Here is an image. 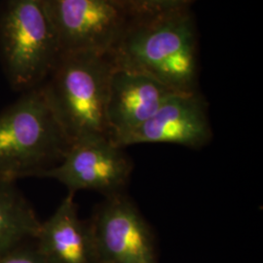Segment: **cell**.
I'll return each mask as SVG.
<instances>
[{
    "mask_svg": "<svg viewBox=\"0 0 263 263\" xmlns=\"http://www.w3.org/2000/svg\"><path fill=\"white\" fill-rule=\"evenodd\" d=\"M123 149L108 138L78 141L71 144L59 165L40 178L56 179L72 193L93 190L104 197L121 194L133 171L131 159Z\"/></svg>",
    "mask_w": 263,
    "mask_h": 263,
    "instance_id": "cell-6",
    "label": "cell"
},
{
    "mask_svg": "<svg viewBox=\"0 0 263 263\" xmlns=\"http://www.w3.org/2000/svg\"><path fill=\"white\" fill-rule=\"evenodd\" d=\"M88 222L96 263H158L151 226L125 193L104 198Z\"/></svg>",
    "mask_w": 263,
    "mask_h": 263,
    "instance_id": "cell-5",
    "label": "cell"
},
{
    "mask_svg": "<svg viewBox=\"0 0 263 263\" xmlns=\"http://www.w3.org/2000/svg\"><path fill=\"white\" fill-rule=\"evenodd\" d=\"M173 93L151 76L114 64L106 104L111 141L115 143L148 120Z\"/></svg>",
    "mask_w": 263,
    "mask_h": 263,
    "instance_id": "cell-9",
    "label": "cell"
},
{
    "mask_svg": "<svg viewBox=\"0 0 263 263\" xmlns=\"http://www.w3.org/2000/svg\"><path fill=\"white\" fill-rule=\"evenodd\" d=\"M0 263H46L35 241L0 257Z\"/></svg>",
    "mask_w": 263,
    "mask_h": 263,
    "instance_id": "cell-13",
    "label": "cell"
},
{
    "mask_svg": "<svg viewBox=\"0 0 263 263\" xmlns=\"http://www.w3.org/2000/svg\"><path fill=\"white\" fill-rule=\"evenodd\" d=\"M114 64L151 76L175 92H195V36L191 21L173 14L133 31L123 41Z\"/></svg>",
    "mask_w": 263,
    "mask_h": 263,
    "instance_id": "cell-4",
    "label": "cell"
},
{
    "mask_svg": "<svg viewBox=\"0 0 263 263\" xmlns=\"http://www.w3.org/2000/svg\"><path fill=\"white\" fill-rule=\"evenodd\" d=\"M41 221L16 182L0 180V257L36 240Z\"/></svg>",
    "mask_w": 263,
    "mask_h": 263,
    "instance_id": "cell-11",
    "label": "cell"
},
{
    "mask_svg": "<svg viewBox=\"0 0 263 263\" xmlns=\"http://www.w3.org/2000/svg\"><path fill=\"white\" fill-rule=\"evenodd\" d=\"M74 194L68 192L52 216L41 222L35 243L46 263H96L89 222L78 216Z\"/></svg>",
    "mask_w": 263,
    "mask_h": 263,
    "instance_id": "cell-10",
    "label": "cell"
},
{
    "mask_svg": "<svg viewBox=\"0 0 263 263\" xmlns=\"http://www.w3.org/2000/svg\"><path fill=\"white\" fill-rule=\"evenodd\" d=\"M0 54L14 89L26 92L44 82L62 55L45 0H5Z\"/></svg>",
    "mask_w": 263,
    "mask_h": 263,
    "instance_id": "cell-3",
    "label": "cell"
},
{
    "mask_svg": "<svg viewBox=\"0 0 263 263\" xmlns=\"http://www.w3.org/2000/svg\"><path fill=\"white\" fill-rule=\"evenodd\" d=\"M106 54L64 53L40 85L71 144L97 138L110 139L106 104L114 63Z\"/></svg>",
    "mask_w": 263,
    "mask_h": 263,
    "instance_id": "cell-1",
    "label": "cell"
},
{
    "mask_svg": "<svg viewBox=\"0 0 263 263\" xmlns=\"http://www.w3.org/2000/svg\"><path fill=\"white\" fill-rule=\"evenodd\" d=\"M189 1L190 0H125L126 3H130L136 9L148 14L173 12Z\"/></svg>",
    "mask_w": 263,
    "mask_h": 263,
    "instance_id": "cell-12",
    "label": "cell"
},
{
    "mask_svg": "<svg viewBox=\"0 0 263 263\" xmlns=\"http://www.w3.org/2000/svg\"><path fill=\"white\" fill-rule=\"evenodd\" d=\"M211 139L212 129L204 101L196 92H176L148 120L115 144L125 148L140 143H172L199 149Z\"/></svg>",
    "mask_w": 263,
    "mask_h": 263,
    "instance_id": "cell-8",
    "label": "cell"
},
{
    "mask_svg": "<svg viewBox=\"0 0 263 263\" xmlns=\"http://www.w3.org/2000/svg\"><path fill=\"white\" fill-rule=\"evenodd\" d=\"M0 113V180L40 178L59 165L71 143L40 86Z\"/></svg>",
    "mask_w": 263,
    "mask_h": 263,
    "instance_id": "cell-2",
    "label": "cell"
},
{
    "mask_svg": "<svg viewBox=\"0 0 263 263\" xmlns=\"http://www.w3.org/2000/svg\"><path fill=\"white\" fill-rule=\"evenodd\" d=\"M114 1H115L116 3H118L119 5H121V6H122L124 3H126V2H125V0H114Z\"/></svg>",
    "mask_w": 263,
    "mask_h": 263,
    "instance_id": "cell-14",
    "label": "cell"
},
{
    "mask_svg": "<svg viewBox=\"0 0 263 263\" xmlns=\"http://www.w3.org/2000/svg\"><path fill=\"white\" fill-rule=\"evenodd\" d=\"M62 54L108 53L121 36L124 18L114 0H45Z\"/></svg>",
    "mask_w": 263,
    "mask_h": 263,
    "instance_id": "cell-7",
    "label": "cell"
}]
</instances>
